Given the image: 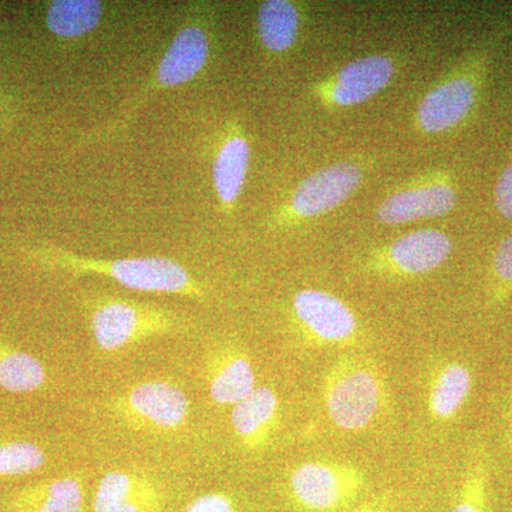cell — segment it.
Segmentation results:
<instances>
[{
    "label": "cell",
    "mask_w": 512,
    "mask_h": 512,
    "mask_svg": "<svg viewBox=\"0 0 512 512\" xmlns=\"http://www.w3.org/2000/svg\"><path fill=\"white\" fill-rule=\"evenodd\" d=\"M394 498L392 493H382L376 497L370 498L366 503L360 504L359 507L346 512H392Z\"/></svg>",
    "instance_id": "cell-27"
},
{
    "label": "cell",
    "mask_w": 512,
    "mask_h": 512,
    "mask_svg": "<svg viewBox=\"0 0 512 512\" xmlns=\"http://www.w3.org/2000/svg\"><path fill=\"white\" fill-rule=\"evenodd\" d=\"M46 382V367L37 357L0 340V387L5 392L32 393Z\"/></svg>",
    "instance_id": "cell-21"
},
{
    "label": "cell",
    "mask_w": 512,
    "mask_h": 512,
    "mask_svg": "<svg viewBox=\"0 0 512 512\" xmlns=\"http://www.w3.org/2000/svg\"><path fill=\"white\" fill-rule=\"evenodd\" d=\"M164 494L150 477L134 471H110L93 498L94 512H161Z\"/></svg>",
    "instance_id": "cell-14"
},
{
    "label": "cell",
    "mask_w": 512,
    "mask_h": 512,
    "mask_svg": "<svg viewBox=\"0 0 512 512\" xmlns=\"http://www.w3.org/2000/svg\"><path fill=\"white\" fill-rule=\"evenodd\" d=\"M495 208L505 220H512V163L504 168L494 191Z\"/></svg>",
    "instance_id": "cell-26"
},
{
    "label": "cell",
    "mask_w": 512,
    "mask_h": 512,
    "mask_svg": "<svg viewBox=\"0 0 512 512\" xmlns=\"http://www.w3.org/2000/svg\"><path fill=\"white\" fill-rule=\"evenodd\" d=\"M363 181V170L352 161L320 168L296 187L288 202L275 212L272 225L295 227L335 210L348 201Z\"/></svg>",
    "instance_id": "cell-6"
},
{
    "label": "cell",
    "mask_w": 512,
    "mask_h": 512,
    "mask_svg": "<svg viewBox=\"0 0 512 512\" xmlns=\"http://www.w3.org/2000/svg\"><path fill=\"white\" fill-rule=\"evenodd\" d=\"M453 244L440 229H419L377 248L363 258L366 274L387 278H417L440 268L450 258Z\"/></svg>",
    "instance_id": "cell-9"
},
{
    "label": "cell",
    "mask_w": 512,
    "mask_h": 512,
    "mask_svg": "<svg viewBox=\"0 0 512 512\" xmlns=\"http://www.w3.org/2000/svg\"><path fill=\"white\" fill-rule=\"evenodd\" d=\"M457 192L446 174H434L419 183L393 192L377 208V220L387 225L407 224L443 217L454 210Z\"/></svg>",
    "instance_id": "cell-11"
},
{
    "label": "cell",
    "mask_w": 512,
    "mask_h": 512,
    "mask_svg": "<svg viewBox=\"0 0 512 512\" xmlns=\"http://www.w3.org/2000/svg\"><path fill=\"white\" fill-rule=\"evenodd\" d=\"M393 76L394 63L390 57H360L316 84L315 94L326 106L353 107L377 96L389 86Z\"/></svg>",
    "instance_id": "cell-10"
},
{
    "label": "cell",
    "mask_w": 512,
    "mask_h": 512,
    "mask_svg": "<svg viewBox=\"0 0 512 512\" xmlns=\"http://www.w3.org/2000/svg\"><path fill=\"white\" fill-rule=\"evenodd\" d=\"M511 429H512V393H511ZM511 444H512V434H511Z\"/></svg>",
    "instance_id": "cell-28"
},
{
    "label": "cell",
    "mask_w": 512,
    "mask_h": 512,
    "mask_svg": "<svg viewBox=\"0 0 512 512\" xmlns=\"http://www.w3.org/2000/svg\"><path fill=\"white\" fill-rule=\"evenodd\" d=\"M111 410L131 429L170 433L184 426L190 416V400L177 384L148 380L117 396Z\"/></svg>",
    "instance_id": "cell-8"
},
{
    "label": "cell",
    "mask_w": 512,
    "mask_h": 512,
    "mask_svg": "<svg viewBox=\"0 0 512 512\" xmlns=\"http://www.w3.org/2000/svg\"><path fill=\"white\" fill-rule=\"evenodd\" d=\"M476 100V77L470 74H451L420 101L416 113L417 126L424 133L430 134L450 130L466 119Z\"/></svg>",
    "instance_id": "cell-13"
},
{
    "label": "cell",
    "mask_w": 512,
    "mask_h": 512,
    "mask_svg": "<svg viewBox=\"0 0 512 512\" xmlns=\"http://www.w3.org/2000/svg\"><path fill=\"white\" fill-rule=\"evenodd\" d=\"M10 508L15 512H83V481L79 477L40 481L19 491Z\"/></svg>",
    "instance_id": "cell-18"
},
{
    "label": "cell",
    "mask_w": 512,
    "mask_h": 512,
    "mask_svg": "<svg viewBox=\"0 0 512 512\" xmlns=\"http://www.w3.org/2000/svg\"><path fill=\"white\" fill-rule=\"evenodd\" d=\"M104 12L99 0H55L47 8L46 26L59 39H83L99 28Z\"/></svg>",
    "instance_id": "cell-20"
},
{
    "label": "cell",
    "mask_w": 512,
    "mask_h": 512,
    "mask_svg": "<svg viewBox=\"0 0 512 512\" xmlns=\"http://www.w3.org/2000/svg\"><path fill=\"white\" fill-rule=\"evenodd\" d=\"M214 26V6L194 3L150 79L109 123L87 134L82 143H101L119 136L157 94L197 79L210 60Z\"/></svg>",
    "instance_id": "cell-1"
},
{
    "label": "cell",
    "mask_w": 512,
    "mask_h": 512,
    "mask_svg": "<svg viewBox=\"0 0 512 512\" xmlns=\"http://www.w3.org/2000/svg\"><path fill=\"white\" fill-rule=\"evenodd\" d=\"M30 258L43 268L69 274L100 275L138 292L170 293L204 301L208 291L184 265L164 256L96 259L73 254L57 247H40L29 252Z\"/></svg>",
    "instance_id": "cell-2"
},
{
    "label": "cell",
    "mask_w": 512,
    "mask_h": 512,
    "mask_svg": "<svg viewBox=\"0 0 512 512\" xmlns=\"http://www.w3.org/2000/svg\"><path fill=\"white\" fill-rule=\"evenodd\" d=\"M82 306L101 352H120L148 339L181 332L190 325L188 319L171 309L109 293L86 295Z\"/></svg>",
    "instance_id": "cell-4"
},
{
    "label": "cell",
    "mask_w": 512,
    "mask_h": 512,
    "mask_svg": "<svg viewBox=\"0 0 512 512\" xmlns=\"http://www.w3.org/2000/svg\"><path fill=\"white\" fill-rule=\"evenodd\" d=\"M473 373L464 363L444 362L431 373L427 410L431 419L446 423L460 413L473 390Z\"/></svg>",
    "instance_id": "cell-17"
},
{
    "label": "cell",
    "mask_w": 512,
    "mask_h": 512,
    "mask_svg": "<svg viewBox=\"0 0 512 512\" xmlns=\"http://www.w3.org/2000/svg\"><path fill=\"white\" fill-rule=\"evenodd\" d=\"M251 165V143L237 120L229 121L212 160V183L225 215L237 208Z\"/></svg>",
    "instance_id": "cell-12"
},
{
    "label": "cell",
    "mask_w": 512,
    "mask_h": 512,
    "mask_svg": "<svg viewBox=\"0 0 512 512\" xmlns=\"http://www.w3.org/2000/svg\"><path fill=\"white\" fill-rule=\"evenodd\" d=\"M301 10L288 0H266L258 9L256 32L268 52L284 55L298 42Z\"/></svg>",
    "instance_id": "cell-19"
},
{
    "label": "cell",
    "mask_w": 512,
    "mask_h": 512,
    "mask_svg": "<svg viewBox=\"0 0 512 512\" xmlns=\"http://www.w3.org/2000/svg\"><path fill=\"white\" fill-rule=\"evenodd\" d=\"M488 508V467L483 453L476 457L464 474L456 503L450 512H487Z\"/></svg>",
    "instance_id": "cell-23"
},
{
    "label": "cell",
    "mask_w": 512,
    "mask_h": 512,
    "mask_svg": "<svg viewBox=\"0 0 512 512\" xmlns=\"http://www.w3.org/2000/svg\"><path fill=\"white\" fill-rule=\"evenodd\" d=\"M207 370L211 399L221 406H235L258 387L251 359L232 343L212 352Z\"/></svg>",
    "instance_id": "cell-15"
},
{
    "label": "cell",
    "mask_w": 512,
    "mask_h": 512,
    "mask_svg": "<svg viewBox=\"0 0 512 512\" xmlns=\"http://www.w3.org/2000/svg\"><path fill=\"white\" fill-rule=\"evenodd\" d=\"M46 461V451L32 441L0 443V477L28 476L45 466Z\"/></svg>",
    "instance_id": "cell-22"
},
{
    "label": "cell",
    "mask_w": 512,
    "mask_h": 512,
    "mask_svg": "<svg viewBox=\"0 0 512 512\" xmlns=\"http://www.w3.org/2000/svg\"><path fill=\"white\" fill-rule=\"evenodd\" d=\"M292 318L303 342L313 348H349L360 339L356 313L338 296L303 289L291 302Z\"/></svg>",
    "instance_id": "cell-7"
},
{
    "label": "cell",
    "mask_w": 512,
    "mask_h": 512,
    "mask_svg": "<svg viewBox=\"0 0 512 512\" xmlns=\"http://www.w3.org/2000/svg\"><path fill=\"white\" fill-rule=\"evenodd\" d=\"M231 424L245 450L251 453L264 450L278 429V394L268 386L256 387L247 399L235 404Z\"/></svg>",
    "instance_id": "cell-16"
},
{
    "label": "cell",
    "mask_w": 512,
    "mask_h": 512,
    "mask_svg": "<svg viewBox=\"0 0 512 512\" xmlns=\"http://www.w3.org/2000/svg\"><path fill=\"white\" fill-rule=\"evenodd\" d=\"M366 484L365 471L355 464L306 461L292 471L289 493L302 510L335 512L355 504Z\"/></svg>",
    "instance_id": "cell-5"
},
{
    "label": "cell",
    "mask_w": 512,
    "mask_h": 512,
    "mask_svg": "<svg viewBox=\"0 0 512 512\" xmlns=\"http://www.w3.org/2000/svg\"><path fill=\"white\" fill-rule=\"evenodd\" d=\"M184 512H237V507L228 494L208 493L194 498Z\"/></svg>",
    "instance_id": "cell-25"
},
{
    "label": "cell",
    "mask_w": 512,
    "mask_h": 512,
    "mask_svg": "<svg viewBox=\"0 0 512 512\" xmlns=\"http://www.w3.org/2000/svg\"><path fill=\"white\" fill-rule=\"evenodd\" d=\"M493 272L497 291L495 299L501 301L512 288V235L501 242L494 254Z\"/></svg>",
    "instance_id": "cell-24"
},
{
    "label": "cell",
    "mask_w": 512,
    "mask_h": 512,
    "mask_svg": "<svg viewBox=\"0 0 512 512\" xmlns=\"http://www.w3.org/2000/svg\"><path fill=\"white\" fill-rule=\"evenodd\" d=\"M322 394L333 426L350 433L372 427L390 406L383 370L375 360L356 353L339 356L329 367Z\"/></svg>",
    "instance_id": "cell-3"
}]
</instances>
